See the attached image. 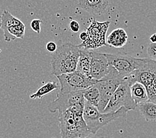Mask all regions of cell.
<instances>
[{
	"label": "cell",
	"instance_id": "23",
	"mask_svg": "<svg viewBox=\"0 0 156 138\" xmlns=\"http://www.w3.org/2000/svg\"><path fill=\"white\" fill-rule=\"evenodd\" d=\"M78 138H104V137L101 134L96 133H90L87 136L80 137H78Z\"/></svg>",
	"mask_w": 156,
	"mask_h": 138
},
{
	"label": "cell",
	"instance_id": "9",
	"mask_svg": "<svg viewBox=\"0 0 156 138\" xmlns=\"http://www.w3.org/2000/svg\"><path fill=\"white\" fill-rule=\"evenodd\" d=\"M1 18V29L3 31L6 42L13 41L17 38H23L26 27L22 21L13 16L8 10L3 11Z\"/></svg>",
	"mask_w": 156,
	"mask_h": 138
},
{
	"label": "cell",
	"instance_id": "26",
	"mask_svg": "<svg viewBox=\"0 0 156 138\" xmlns=\"http://www.w3.org/2000/svg\"><path fill=\"white\" fill-rule=\"evenodd\" d=\"M153 84L155 86V87L156 88V69L155 70V73H154V78L153 80Z\"/></svg>",
	"mask_w": 156,
	"mask_h": 138
},
{
	"label": "cell",
	"instance_id": "21",
	"mask_svg": "<svg viewBox=\"0 0 156 138\" xmlns=\"http://www.w3.org/2000/svg\"><path fill=\"white\" fill-rule=\"evenodd\" d=\"M58 49V45L54 41H49L46 44V50L49 52L54 53Z\"/></svg>",
	"mask_w": 156,
	"mask_h": 138
},
{
	"label": "cell",
	"instance_id": "1",
	"mask_svg": "<svg viewBox=\"0 0 156 138\" xmlns=\"http://www.w3.org/2000/svg\"><path fill=\"white\" fill-rule=\"evenodd\" d=\"M80 48L71 42H59L58 49L51 60V74L55 76L76 71Z\"/></svg>",
	"mask_w": 156,
	"mask_h": 138
},
{
	"label": "cell",
	"instance_id": "27",
	"mask_svg": "<svg viewBox=\"0 0 156 138\" xmlns=\"http://www.w3.org/2000/svg\"><path fill=\"white\" fill-rule=\"evenodd\" d=\"M1 23H2V18H1V16H0V29H1Z\"/></svg>",
	"mask_w": 156,
	"mask_h": 138
},
{
	"label": "cell",
	"instance_id": "19",
	"mask_svg": "<svg viewBox=\"0 0 156 138\" xmlns=\"http://www.w3.org/2000/svg\"><path fill=\"white\" fill-rule=\"evenodd\" d=\"M147 51L149 57L156 61V42H150Z\"/></svg>",
	"mask_w": 156,
	"mask_h": 138
},
{
	"label": "cell",
	"instance_id": "20",
	"mask_svg": "<svg viewBox=\"0 0 156 138\" xmlns=\"http://www.w3.org/2000/svg\"><path fill=\"white\" fill-rule=\"evenodd\" d=\"M42 23V21L40 19H35L31 21L30 23V26L31 29H32L35 33L38 34L40 33L41 32V25Z\"/></svg>",
	"mask_w": 156,
	"mask_h": 138
},
{
	"label": "cell",
	"instance_id": "7",
	"mask_svg": "<svg viewBox=\"0 0 156 138\" xmlns=\"http://www.w3.org/2000/svg\"><path fill=\"white\" fill-rule=\"evenodd\" d=\"M105 54L109 65L114 67L123 78L129 76L136 70L142 67L146 62V58H136L121 52Z\"/></svg>",
	"mask_w": 156,
	"mask_h": 138
},
{
	"label": "cell",
	"instance_id": "14",
	"mask_svg": "<svg viewBox=\"0 0 156 138\" xmlns=\"http://www.w3.org/2000/svg\"><path fill=\"white\" fill-rule=\"evenodd\" d=\"M91 51L87 49H80V54L78 60L76 71L87 77L90 76Z\"/></svg>",
	"mask_w": 156,
	"mask_h": 138
},
{
	"label": "cell",
	"instance_id": "4",
	"mask_svg": "<svg viewBox=\"0 0 156 138\" xmlns=\"http://www.w3.org/2000/svg\"><path fill=\"white\" fill-rule=\"evenodd\" d=\"M123 77L121 76L114 67L110 65L109 72L100 80H98L95 85L100 93V102L98 108L101 112L104 111L111 97L117 88L123 82Z\"/></svg>",
	"mask_w": 156,
	"mask_h": 138
},
{
	"label": "cell",
	"instance_id": "2",
	"mask_svg": "<svg viewBox=\"0 0 156 138\" xmlns=\"http://www.w3.org/2000/svg\"><path fill=\"white\" fill-rule=\"evenodd\" d=\"M128 112L125 107H122L114 112H101L96 106L86 101L83 116L90 132L96 133L109 123L125 117Z\"/></svg>",
	"mask_w": 156,
	"mask_h": 138
},
{
	"label": "cell",
	"instance_id": "5",
	"mask_svg": "<svg viewBox=\"0 0 156 138\" xmlns=\"http://www.w3.org/2000/svg\"><path fill=\"white\" fill-rule=\"evenodd\" d=\"M122 107H125L128 111L137 108L131 93V86L127 81H123L117 88L103 112H114Z\"/></svg>",
	"mask_w": 156,
	"mask_h": 138
},
{
	"label": "cell",
	"instance_id": "16",
	"mask_svg": "<svg viewBox=\"0 0 156 138\" xmlns=\"http://www.w3.org/2000/svg\"><path fill=\"white\" fill-rule=\"evenodd\" d=\"M137 108L147 122H156V104L147 101L138 104Z\"/></svg>",
	"mask_w": 156,
	"mask_h": 138
},
{
	"label": "cell",
	"instance_id": "8",
	"mask_svg": "<svg viewBox=\"0 0 156 138\" xmlns=\"http://www.w3.org/2000/svg\"><path fill=\"white\" fill-rule=\"evenodd\" d=\"M109 24L110 22L108 21L99 22L96 20H94L89 27L86 29L87 33V40L78 45L79 47L89 50V49H98L107 45L106 34Z\"/></svg>",
	"mask_w": 156,
	"mask_h": 138
},
{
	"label": "cell",
	"instance_id": "12",
	"mask_svg": "<svg viewBox=\"0 0 156 138\" xmlns=\"http://www.w3.org/2000/svg\"><path fill=\"white\" fill-rule=\"evenodd\" d=\"M109 0H79L78 5L80 8L91 15L100 16L107 10Z\"/></svg>",
	"mask_w": 156,
	"mask_h": 138
},
{
	"label": "cell",
	"instance_id": "11",
	"mask_svg": "<svg viewBox=\"0 0 156 138\" xmlns=\"http://www.w3.org/2000/svg\"><path fill=\"white\" fill-rule=\"evenodd\" d=\"M110 69V65L105 53L91 52L90 76L96 80H100L107 75Z\"/></svg>",
	"mask_w": 156,
	"mask_h": 138
},
{
	"label": "cell",
	"instance_id": "18",
	"mask_svg": "<svg viewBox=\"0 0 156 138\" xmlns=\"http://www.w3.org/2000/svg\"><path fill=\"white\" fill-rule=\"evenodd\" d=\"M83 96L86 101L98 108L100 102V93L96 85L94 84L84 90Z\"/></svg>",
	"mask_w": 156,
	"mask_h": 138
},
{
	"label": "cell",
	"instance_id": "28",
	"mask_svg": "<svg viewBox=\"0 0 156 138\" xmlns=\"http://www.w3.org/2000/svg\"><path fill=\"white\" fill-rule=\"evenodd\" d=\"M52 138H55V137H52Z\"/></svg>",
	"mask_w": 156,
	"mask_h": 138
},
{
	"label": "cell",
	"instance_id": "3",
	"mask_svg": "<svg viewBox=\"0 0 156 138\" xmlns=\"http://www.w3.org/2000/svg\"><path fill=\"white\" fill-rule=\"evenodd\" d=\"M60 138H78L91 133L83 114H76L69 109L58 116Z\"/></svg>",
	"mask_w": 156,
	"mask_h": 138
},
{
	"label": "cell",
	"instance_id": "6",
	"mask_svg": "<svg viewBox=\"0 0 156 138\" xmlns=\"http://www.w3.org/2000/svg\"><path fill=\"white\" fill-rule=\"evenodd\" d=\"M56 77L60 84V89L58 92L62 93L86 90L98 82V80L91 77L84 76L77 71L63 74Z\"/></svg>",
	"mask_w": 156,
	"mask_h": 138
},
{
	"label": "cell",
	"instance_id": "22",
	"mask_svg": "<svg viewBox=\"0 0 156 138\" xmlns=\"http://www.w3.org/2000/svg\"><path fill=\"white\" fill-rule=\"evenodd\" d=\"M69 28L73 33H77L80 29V25L76 20H72L69 23Z\"/></svg>",
	"mask_w": 156,
	"mask_h": 138
},
{
	"label": "cell",
	"instance_id": "17",
	"mask_svg": "<svg viewBox=\"0 0 156 138\" xmlns=\"http://www.w3.org/2000/svg\"><path fill=\"white\" fill-rule=\"evenodd\" d=\"M58 88V84L56 82H54V81H53V82H48L39 88L35 93L31 94L30 96V99H33V100L41 99L45 96L46 95L55 91Z\"/></svg>",
	"mask_w": 156,
	"mask_h": 138
},
{
	"label": "cell",
	"instance_id": "25",
	"mask_svg": "<svg viewBox=\"0 0 156 138\" xmlns=\"http://www.w3.org/2000/svg\"><path fill=\"white\" fill-rule=\"evenodd\" d=\"M151 42H156V33L152 35L150 38Z\"/></svg>",
	"mask_w": 156,
	"mask_h": 138
},
{
	"label": "cell",
	"instance_id": "15",
	"mask_svg": "<svg viewBox=\"0 0 156 138\" xmlns=\"http://www.w3.org/2000/svg\"><path fill=\"white\" fill-rule=\"evenodd\" d=\"M131 93L137 105L149 101L146 88L140 82H135L131 86Z\"/></svg>",
	"mask_w": 156,
	"mask_h": 138
},
{
	"label": "cell",
	"instance_id": "24",
	"mask_svg": "<svg viewBox=\"0 0 156 138\" xmlns=\"http://www.w3.org/2000/svg\"><path fill=\"white\" fill-rule=\"evenodd\" d=\"M80 39L81 41H82V42L86 41L87 39V33L86 31H83L81 32L80 35Z\"/></svg>",
	"mask_w": 156,
	"mask_h": 138
},
{
	"label": "cell",
	"instance_id": "10",
	"mask_svg": "<svg viewBox=\"0 0 156 138\" xmlns=\"http://www.w3.org/2000/svg\"><path fill=\"white\" fill-rule=\"evenodd\" d=\"M83 93L84 90L68 93H62L58 92V97L48 106L49 111L52 113L58 112L59 114H61L75 104L86 100Z\"/></svg>",
	"mask_w": 156,
	"mask_h": 138
},
{
	"label": "cell",
	"instance_id": "13",
	"mask_svg": "<svg viewBox=\"0 0 156 138\" xmlns=\"http://www.w3.org/2000/svg\"><path fill=\"white\" fill-rule=\"evenodd\" d=\"M127 39H128V36L126 31L121 28H118L113 30L109 35L106 39V42L110 47L121 48L126 45Z\"/></svg>",
	"mask_w": 156,
	"mask_h": 138
}]
</instances>
